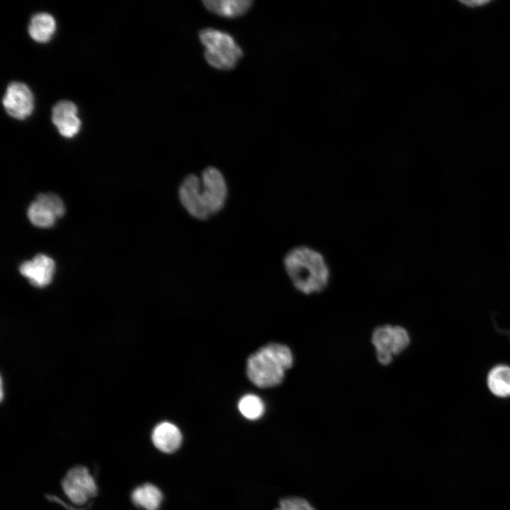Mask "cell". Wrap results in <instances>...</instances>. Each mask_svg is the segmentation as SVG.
<instances>
[{"label":"cell","mask_w":510,"mask_h":510,"mask_svg":"<svg viewBox=\"0 0 510 510\" xmlns=\"http://www.w3.org/2000/svg\"><path fill=\"white\" fill-rule=\"evenodd\" d=\"M178 200L192 218L205 221L220 213L229 198V186L222 171L208 166L199 174L184 176L178 185Z\"/></svg>","instance_id":"obj_1"},{"label":"cell","mask_w":510,"mask_h":510,"mask_svg":"<svg viewBox=\"0 0 510 510\" xmlns=\"http://www.w3.org/2000/svg\"><path fill=\"white\" fill-rule=\"evenodd\" d=\"M283 268L294 288L305 295L320 293L328 285L330 269L324 255L305 244L288 249L283 258Z\"/></svg>","instance_id":"obj_2"},{"label":"cell","mask_w":510,"mask_h":510,"mask_svg":"<svg viewBox=\"0 0 510 510\" xmlns=\"http://www.w3.org/2000/svg\"><path fill=\"white\" fill-rule=\"evenodd\" d=\"M293 355L287 346L268 344L252 353L246 362V375L250 381L260 388L278 385L285 371L293 364Z\"/></svg>","instance_id":"obj_3"},{"label":"cell","mask_w":510,"mask_h":510,"mask_svg":"<svg viewBox=\"0 0 510 510\" xmlns=\"http://www.w3.org/2000/svg\"><path fill=\"white\" fill-rule=\"evenodd\" d=\"M198 36L205 47V60L216 69H232L243 56L242 48L226 32L206 28L199 31Z\"/></svg>","instance_id":"obj_4"},{"label":"cell","mask_w":510,"mask_h":510,"mask_svg":"<svg viewBox=\"0 0 510 510\" xmlns=\"http://www.w3.org/2000/svg\"><path fill=\"white\" fill-rule=\"evenodd\" d=\"M409 341L407 331L400 326L382 325L376 328L372 335L377 358L382 365L390 363L394 356L407 348Z\"/></svg>","instance_id":"obj_5"},{"label":"cell","mask_w":510,"mask_h":510,"mask_svg":"<svg viewBox=\"0 0 510 510\" xmlns=\"http://www.w3.org/2000/svg\"><path fill=\"white\" fill-rule=\"evenodd\" d=\"M62 489L74 504L83 505L94 497L98 487L89 470L82 465L70 469L62 482Z\"/></svg>","instance_id":"obj_6"},{"label":"cell","mask_w":510,"mask_h":510,"mask_svg":"<svg viewBox=\"0 0 510 510\" xmlns=\"http://www.w3.org/2000/svg\"><path fill=\"white\" fill-rule=\"evenodd\" d=\"M2 103L9 115L23 120L33 111L34 97L26 84L14 81L7 86Z\"/></svg>","instance_id":"obj_7"},{"label":"cell","mask_w":510,"mask_h":510,"mask_svg":"<svg viewBox=\"0 0 510 510\" xmlns=\"http://www.w3.org/2000/svg\"><path fill=\"white\" fill-rule=\"evenodd\" d=\"M55 271L54 260L50 256L39 254L32 260L22 263L19 267L21 274L34 286L43 288L49 285Z\"/></svg>","instance_id":"obj_8"},{"label":"cell","mask_w":510,"mask_h":510,"mask_svg":"<svg viewBox=\"0 0 510 510\" xmlns=\"http://www.w3.org/2000/svg\"><path fill=\"white\" fill-rule=\"evenodd\" d=\"M52 120L60 134L67 138L75 136L81 128L77 107L69 101H61L54 106Z\"/></svg>","instance_id":"obj_9"},{"label":"cell","mask_w":510,"mask_h":510,"mask_svg":"<svg viewBox=\"0 0 510 510\" xmlns=\"http://www.w3.org/2000/svg\"><path fill=\"white\" fill-rule=\"evenodd\" d=\"M154 446L161 452L173 453L181 446L182 434L180 429L174 424L163 421L158 424L152 433Z\"/></svg>","instance_id":"obj_10"},{"label":"cell","mask_w":510,"mask_h":510,"mask_svg":"<svg viewBox=\"0 0 510 510\" xmlns=\"http://www.w3.org/2000/svg\"><path fill=\"white\" fill-rule=\"evenodd\" d=\"M251 0H205L203 3L210 12L226 18L244 15L253 4Z\"/></svg>","instance_id":"obj_11"},{"label":"cell","mask_w":510,"mask_h":510,"mask_svg":"<svg viewBox=\"0 0 510 510\" xmlns=\"http://www.w3.org/2000/svg\"><path fill=\"white\" fill-rule=\"evenodd\" d=\"M131 500L135 506L144 510H158L163 501V494L154 484L145 483L134 489Z\"/></svg>","instance_id":"obj_12"},{"label":"cell","mask_w":510,"mask_h":510,"mask_svg":"<svg viewBox=\"0 0 510 510\" xmlns=\"http://www.w3.org/2000/svg\"><path fill=\"white\" fill-rule=\"evenodd\" d=\"M55 30V18L50 13L44 12L34 15L28 26V33L31 38L40 43L50 41Z\"/></svg>","instance_id":"obj_13"},{"label":"cell","mask_w":510,"mask_h":510,"mask_svg":"<svg viewBox=\"0 0 510 510\" xmlns=\"http://www.w3.org/2000/svg\"><path fill=\"white\" fill-rule=\"evenodd\" d=\"M487 385L490 391L496 396H510V367L499 365L493 368L487 376Z\"/></svg>","instance_id":"obj_14"},{"label":"cell","mask_w":510,"mask_h":510,"mask_svg":"<svg viewBox=\"0 0 510 510\" xmlns=\"http://www.w3.org/2000/svg\"><path fill=\"white\" fill-rule=\"evenodd\" d=\"M28 217L33 225L41 228L52 227L57 219L46 205L38 200L29 205Z\"/></svg>","instance_id":"obj_15"},{"label":"cell","mask_w":510,"mask_h":510,"mask_svg":"<svg viewBox=\"0 0 510 510\" xmlns=\"http://www.w3.org/2000/svg\"><path fill=\"white\" fill-rule=\"evenodd\" d=\"M238 409L246 419L256 420L264 414L265 406L259 396L254 394H247L242 397L239 400Z\"/></svg>","instance_id":"obj_16"},{"label":"cell","mask_w":510,"mask_h":510,"mask_svg":"<svg viewBox=\"0 0 510 510\" xmlns=\"http://www.w3.org/2000/svg\"><path fill=\"white\" fill-rule=\"evenodd\" d=\"M36 200L46 205L54 212L57 218L64 215V205L62 199L52 193H40L37 196Z\"/></svg>","instance_id":"obj_17"},{"label":"cell","mask_w":510,"mask_h":510,"mask_svg":"<svg viewBox=\"0 0 510 510\" xmlns=\"http://www.w3.org/2000/svg\"><path fill=\"white\" fill-rule=\"evenodd\" d=\"M275 510H314V509L304 499L288 497L281 499L279 507Z\"/></svg>","instance_id":"obj_18"},{"label":"cell","mask_w":510,"mask_h":510,"mask_svg":"<svg viewBox=\"0 0 510 510\" xmlns=\"http://www.w3.org/2000/svg\"><path fill=\"white\" fill-rule=\"evenodd\" d=\"M460 4H461L463 6H465L466 8H479L485 6L487 4H490L492 1L489 0H476V1H458Z\"/></svg>","instance_id":"obj_19"}]
</instances>
